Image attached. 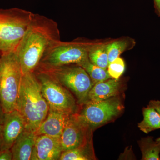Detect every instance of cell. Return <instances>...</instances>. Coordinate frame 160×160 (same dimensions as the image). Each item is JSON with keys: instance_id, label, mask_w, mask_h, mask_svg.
Listing matches in <instances>:
<instances>
[{"instance_id": "obj_7", "label": "cell", "mask_w": 160, "mask_h": 160, "mask_svg": "<svg viewBox=\"0 0 160 160\" xmlns=\"http://www.w3.org/2000/svg\"><path fill=\"white\" fill-rule=\"evenodd\" d=\"M34 72L49 108L68 114L78 112L77 101L70 91L45 72L36 70Z\"/></svg>"}, {"instance_id": "obj_13", "label": "cell", "mask_w": 160, "mask_h": 160, "mask_svg": "<svg viewBox=\"0 0 160 160\" xmlns=\"http://www.w3.org/2000/svg\"><path fill=\"white\" fill-rule=\"evenodd\" d=\"M36 136L35 132L25 129L11 147L12 160H31Z\"/></svg>"}, {"instance_id": "obj_21", "label": "cell", "mask_w": 160, "mask_h": 160, "mask_svg": "<svg viewBox=\"0 0 160 160\" xmlns=\"http://www.w3.org/2000/svg\"><path fill=\"white\" fill-rule=\"evenodd\" d=\"M125 70V63L122 58L118 57L109 63L107 71L112 78L119 80Z\"/></svg>"}, {"instance_id": "obj_1", "label": "cell", "mask_w": 160, "mask_h": 160, "mask_svg": "<svg viewBox=\"0 0 160 160\" xmlns=\"http://www.w3.org/2000/svg\"><path fill=\"white\" fill-rule=\"evenodd\" d=\"M60 41L57 22L45 16L33 13L14 51L19 60L23 74L34 72L46 52Z\"/></svg>"}, {"instance_id": "obj_26", "label": "cell", "mask_w": 160, "mask_h": 160, "mask_svg": "<svg viewBox=\"0 0 160 160\" xmlns=\"http://www.w3.org/2000/svg\"><path fill=\"white\" fill-rule=\"evenodd\" d=\"M156 142H157L158 144H159L160 145V137L158 138L156 140Z\"/></svg>"}, {"instance_id": "obj_27", "label": "cell", "mask_w": 160, "mask_h": 160, "mask_svg": "<svg viewBox=\"0 0 160 160\" xmlns=\"http://www.w3.org/2000/svg\"><path fill=\"white\" fill-rule=\"evenodd\" d=\"M2 124H0V134H1V132H2Z\"/></svg>"}, {"instance_id": "obj_22", "label": "cell", "mask_w": 160, "mask_h": 160, "mask_svg": "<svg viewBox=\"0 0 160 160\" xmlns=\"http://www.w3.org/2000/svg\"><path fill=\"white\" fill-rule=\"evenodd\" d=\"M12 160V154L11 149L0 152V160Z\"/></svg>"}, {"instance_id": "obj_29", "label": "cell", "mask_w": 160, "mask_h": 160, "mask_svg": "<svg viewBox=\"0 0 160 160\" xmlns=\"http://www.w3.org/2000/svg\"><path fill=\"white\" fill-rule=\"evenodd\" d=\"M0 152H1V151H0Z\"/></svg>"}, {"instance_id": "obj_5", "label": "cell", "mask_w": 160, "mask_h": 160, "mask_svg": "<svg viewBox=\"0 0 160 160\" xmlns=\"http://www.w3.org/2000/svg\"><path fill=\"white\" fill-rule=\"evenodd\" d=\"M92 43L82 40L71 42L60 41L46 52L37 69H48L71 64L80 65L89 59L88 51Z\"/></svg>"}, {"instance_id": "obj_8", "label": "cell", "mask_w": 160, "mask_h": 160, "mask_svg": "<svg viewBox=\"0 0 160 160\" xmlns=\"http://www.w3.org/2000/svg\"><path fill=\"white\" fill-rule=\"evenodd\" d=\"M83 106L78 113L92 130L113 119L123 109L121 99L117 96L99 102H87Z\"/></svg>"}, {"instance_id": "obj_9", "label": "cell", "mask_w": 160, "mask_h": 160, "mask_svg": "<svg viewBox=\"0 0 160 160\" xmlns=\"http://www.w3.org/2000/svg\"><path fill=\"white\" fill-rule=\"evenodd\" d=\"M92 131L78 112L69 115L60 137L63 152L84 146L92 140Z\"/></svg>"}, {"instance_id": "obj_17", "label": "cell", "mask_w": 160, "mask_h": 160, "mask_svg": "<svg viewBox=\"0 0 160 160\" xmlns=\"http://www.w3.org/2000/svg\"><path fill=\"white\" fill-rule=\"evenodd\" d=\"M88 57L92 64L107 69L109 65L107 43H92L88 51Z\"/></svg>"}, {"instance_id": "obj_14", "label": "cell", "mask_w": 160, "mask_h": 160, "mask_svg": "<svg viewBox=\"0 0 160 160\" xmlns=\"http://www.w3.org/2000/svg\"><path fill=\"white\" fill-rule=\"evenodd\" d=\"M120 88L119 81L113 78L96 83L89 91L87 102H99L117 96Z\"/></svg>"}, {"instance_id": "obj_11", "label": "cell", "mask_w": 160, "mask_h": 160, "mask_svg": "<svg viewBox=\"0 0 160 160\" xmlns=\"http://www.w3.org/2000/svg\"><path fill=\"white\" fill-rule=\"evenodd\" d=\"M62 152L60 138L38 135L36 138L31 160H59Z\"/></svg>"}, {"instance_id": "obj_10", "label": "cell", "mask_w": 160, "mask_h": 160, "mask_svg": "<svg viewBox=\"0 0 160 160\" xmlns=\"http://www.w3.org/2000/svg\"><path fill=\"white\" fill-rule=\"evenodd\" d=\"M0 134V151L11 149L18 138L25 129L22 116L17 110L5 113Z\"/></svg>"}, {"instance_id": "obj_15", "label": "cell", "mask_w": 160, "mask_h": 160, "mask_svg": "<svg viewBox=\"0 0 160 160\" xmlns=\"http://www.w3.org/2000/svg\"><path fill=\"white\" fill-rule=\"evenodd\" d=\"M92 140L84 146L75 149L63 151L60 157L61 160H96Z\"/></svg>"}, {"instance_id": "obj_24", "label": "cell", "mask_w": 160, "mask_h": 160, "mask_svg": "<svg viewBox=\"0 0 160 160\" xmlns=\"http://www.w3.org/2000/svg\"><path fill=\"white\" fill-rule=\"evenodd\" d=\"M156 12L160 17V0H153Z\"/></svg>"}, {"instance_id": "obj_23", "label": "cell", "mask_w": 160, "mask_h": 160, "mask_svg": "<svg viewBox=\"0 0 160 160\" xmlns=\"http://www.w3.org/2000/svg\"><path fill=\"white\" fill-rule=\"evenodd\" d=\"M149 106L153 107L158 112L160 117V101L158 100H151L149 102Z\"/></svg>"}, {"instance_id": "obj_2", "label": "cell", "mask_w": 160, "mask_h": 160, "mask_svg": "<svg viewBox=\"0 0 160 160\" xmlns=\"http://www.w3.org/2000/svg\"><path fill=\"white\" fill-rule=\"evenodd\" d=\"M16 109L22 116L25 129L34 132L47 116L49 106L34 72L23 75Z\"/></svg>"}, {"instance_id": "obj_19", "label": "cell", "mask_w": 160, "mask_h": 160, "mask_svg": "<svg viewBox=\"0 0 160 160\" xmlns=\"http://www.w3.org/2000/svg\"><path fill=\"white\" fill-rule=\"evenodd\" d=\"M79 66H82L91 78L93 84L102 82L112 78L107 69H105L96 66L89 59L83 62Z\"/></svg>"}, {"instance_id": "obj_3", "label": "cell", "mask_w": 160, "mask_h": 160, "mask_svg": "<svg viewBox=\"0 0 160 160\" xmlns=\"http://www.w3.org/2000/svg\"><path fill=\"white\" fill-rule=\"evenodd\" d=\"M22 72L14 51L2 53L0 58V102L5 113L16 108Z\"/></svg>"}, {"instance_id": "obj_18", "label": "cell", "mask_w": 160, "mask_h": 160, "mask_svg": "<svg viewBox=\"0 0 160 160\" xmlns=\"http://www.w3.org/2000/svg\"><path fill=\"white\" fill-rule=\"evenodd\" d=\"M142 160H160V145L152 137L143 138L138 141Z\"/></svg>"}, {"instance_id": "obj_16", "label": "cell", "mask_w": 160, "mask_h": 160, "mask_svg": "<svg viewBox=\"0 0 160 160\" xmlns=\"http://www.w3.org/2000/svg\"><path fill=\"white\" fill-rule=\"evenodd\" d=\"M143 119L138 124V127L145 133H149L160 129V117L153 107L149 106L142 109Z\"/></svg>"}, {"instance_id": "obj_20", "label": "cell", "mask_w": 160, "mask_h": 160, "mask_svg": "<svg viewBox=\"0 0 160 160\" xmlns=\"http://www.w3.org/2000/svg\"><path fill=\"white\" fill-rule=\"evenodd\" d=\"M132 40L124 38L107 43L109 64L131 47Z\"/></svg>"}, {"instance_id": "obj_28", "label": "cell", "mask_w": 160, "mask_h": 160, "mask_svg": "<svg viewBox=\"0 0 160 160\" xmlns=\"http://www.w3.org/2000/svg\"><path fill=\"white\" fill-rule=\"evenodd\" d=\"M1 55H2V53H1V52H0V58H1Z\"/></svg>"}, {"instance_id": "obj_6", "label": "cell", "mask_w": 160, "mask_h": 160, "mask_svg": "<svg viewBox=\"0 0 160 160\" xmlns=\"http://www.w3.org/2000/svg\"><path fill=\"white\" fill-rule=\"evenodd\" d=\"M36 70L48 73L71 92L76 98L79 105H84L87 102L88 94L94 84L89 74L82 66L71 64Z\"/></svg>"}, {"instance_id": "obj_12", "label": "cell", "mask_w": 160, "mask_h": 160, "mask_svg": "<svg viewBox=\"0 0 160 160\" xmlns=\"http://www.w3.org/2000/svg\"><path fill=\"white\" fill-rule=\"evenodd\" d=\"M70 114L49 108L47 116L35 132L36 134L60 138Z\"/></svg>"}, {"instance_id": "obj_25", "label": "cell", "mask_w": 160, "mask_h": 160, "mask_svg": "<svg viewBox=\"0 0 160 160\" xmlns=\"http://www.w3.org/2000/svg\"><path fill=\"white\" fill-rule=\"evenodd\" d=\"M5 113L3 111L2 106H1L0 102V124L2 125L3 121H4V117H5Z\"/></svg>"}, {"instance_id": "obj_4", "label": "cell", "mask_w": 160, "mask_h": 160, "mask_svg": "<svg viewBox=\"0 0 160 160\" xmlns=\"http://www.w3.org/2000/svg\"><path fill=\"white\" fill-rule=\"evenodd\" d=\"M31 12L12 8H0V52L15 51L29 26Z\"/></svg>"}]
</instances>
